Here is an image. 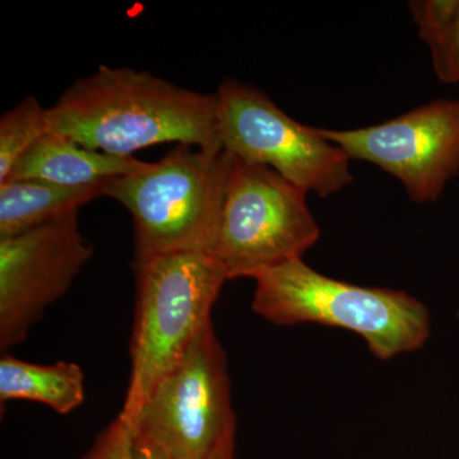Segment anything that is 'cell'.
<instances>
[{"mask_svg":"<svg viewBox=\"0 0 459 459\" xmlns=\"http://www.w3.org/2000/svg\"><path fill=\"white\" fill-rule=\"evenodd\" d=\"M132 429L171 459H211L235 446L228 361L212 322L153 389Z\"/></svg>","mask_w":459,"mask_h":459,"instance_id":"8992f818","label":"cell"},{"mask_svg":"<svg viewBox=\"0 0 459 459\" xmlns=\"http://www.w3.org/2000/svg\"><path fill=\"white\" fill-rule=\"evenodd\" d=\"M235 157L178 144L157 162L108 180L107 197L134 225V261L172 253L213 255Z\"/></svg>","mask_w":459,"mask_h":459,"instance_id":"7a4b0ae2","label":"cell"},{"mask_svg":"<svg viewBox=\"0 0 459 459\" xmlns=\"http://www.w3.org/2000/svg\"><path fill=\"white\" fill-rule=\"evenodd\" d=\"M133 435L131 425L117 415L104 430L100 431L81 459H131Z\"/></svg>","mask_w":459,"mask_h":459,"instance_id":"9a60e30c","label":"cell"},{"mask_svg":"<svg viewBox=\"0 0 459 459\" xmlns=\"http://www.w3.org/2000/svg\"><path fill=\"white\" fill-rule=\"evenodd\" d=\"M252 310L274 325H313L346 329L382 361L418 351L430 337V314L400 290L364 287L319 273L304 259L255 279Z\"/></svg>","mask_w":459,"mask_h":459,"instance_id":"3957f363","label":"cell"},{"mask_svg":"<svg viewBox=\"0 0 459 459\" xmlns=\"http://www.w3.org/2000/svg\"><path fill=\"white\" fill-rule=\"evenodd\" d=\"M211 459H234V446H230V448L225 449V451L219 453V455H214Z\"/></svg>","mask_w":459,"mask_h":459,"instance_id":"e0dca14e","label":"cell"},{"mask_svg":"<svg viewBox=\"0 0 459 459\" xmlns=\"http://www.w3.org/2000/svg\"><path fill=\"white\" fill-rule=\"evenodd\" d=\"M307 193L267 166L235 157L213 256L226 279H256L303 259L320 228Z\"/></svg>","mask_w":459,"mask_h":459,"instance_id":"5b68a950","label":"cell"},{"mask_svg":"<svg viewBox=\"0 0 459 459\" xmlns=\"http://www.w3.org/2000/svg\"><path fill=\"white\" fill-rule=\"evenodd\" d=\"M78 210L14 237L0 238V351L26 340L30 329L71 289L92 258Z\"/></svg>","mask_w":459,"mask_h":459,"instance_id":"9c48e42d","label":"cell"},{"mask_svg":"<svg viewBox=\"0 0 459 459\" xmlns=\"http://www.w3.org/2000/svg\"><path fill=\"white\" fill-rule=\"evenodd\" d=\"M135 273L131 374L120 411L131 427L153 389L183 360L211 323L228 281L210 253H172L133 263Z\"/></svg>","mask_w":459,"mask_h":459,"instance_id":"277c9868","label":"cell"},{"mask_svg":"<svg viewBox=\"0 0 459 459\" xmlns=\"http://www.w3.org/2000/svg\"><path fill=\"white\" fill-rule=\"evenodd\" d=\"M132 458L131 459H171L157 444L151 442L148 437L133 431Z\"/></svg>","mask_w":459,"mask_h":459,"instance_id":"2e32d148","label":"cell"},{"mask_svg":"<svg viewBox=\"0 0 459 459\" xmlns=\"http://www.w3.org/2000/svg\"><path fill=\"white\" fill-rule=\"evenodd\" d=\"M49 132L117 157L155 144L223 151L216 93L184 89L132 68L100 65L48 108Z\"/></svg>","mask_w":459,"mask_h":459,"instance_id":"6da1fadb","label":"cell"},{"mask_svg":"<svg viewBox=\"0 0 459 459\" xmlns=\"http://www.w3.org/2000/svg\"><path fill=\"white\" fill-rule=\"evenodd\" d=\"M48 132V108L33 96H27L0 117V184L8 179L21 157Z\"/></svg>","mask_w":459,"mask_h":459,"instance_id":"5bb4252c","label":"cell"},{"mask_svg":"<svg viewBox=\"0 0 459 459\" xmlns=\"http://www.w3.org/2000/svg\"><path fill=\"white\" fill-rule=\"evenodd\" d=\"M411 16L428 45L440 82H459V0H415Z\"/></svg>","mask_w":459,"mask_h":459,"instance_id":"4fadbf2b","label":"cell"},{"mask_svg":"<svg viewBox=\"0 0 459 459\" xmlns=\"http://www.w3.org/2000/svg\"><path fill=\"white\" fill-rule=\"evenodd\" d=\"M216 96L220 138L232 156L267 166L320 197L336 195L352 183L350 157L318 128L292 119L263 91L228 78Z\"/></svg>","mask_w":459,"mask_h":459,"instance_id":"52a82bcc","label":"cell"},{"mask_svg":"<svg viewBox=\"0 0 459 459\" xmlns=\"http://www.w3.org/2000/svg\"><path fill=\"white\" fill-rule=\"evenodd\" d=\"M458 318H459V312L457 313Z\"/></svg>","mask_w":459,"mask_h":459,"instance_id":"ac0fdd59","label":"cell"},{"mask_svg":"<svg viewBox=\"0 0 459 459\" xmlns=\"http://www.w3.org/2000/svg\"><path fill=\"white\" fill-rule=\"evenodd\" d=\"M148 162L91 150L48 132L21 157L7 180H41L65 186H84L132 174ZM5 180V181H7Z\"/></svg>","mask_w":459,"mask_h":459,"instance_id":"30bf717a","label":"cell"},{"mask_svg":"<svg viewBox=\"0 0 459 459\" xmlns=\"http://www.w3.org/2000/svg\"><path fill=\"white\" fill-rule=\"evenodd\" d=\"M107 181L65 186L41 180H7L0 184V238L14 237L93 199L107 197Z\"/></svg>","mask_w":459,"mask_h":459,"instance_id":"8fae6325","label":"cell"},{"mask_svg":"<svg viewBox=\"0 0 459 459\" xmlns=\"http://www.w3.org/2000/svg\"><path fill=\"white\" fill-rule=\"evenodd\" d=\"M84 373L75 362L57 361L35 364L3 353L0 359V402L23 400L38 402L69 415L82 406Z\"/></svg>","mask_w":459,"mask_h":459,"instance_id":"7c38bea8","label":"cell"},{"mask_svg":"<svg viewBox=\"0 0 459 459\" xmlns=\"http://www.w3.org/2000/svg\"><path fill=\"white\" fill-rule=\"evenodd\" d=\"M350 160L400 180L415 204L437 202L459 174V99H437L377 126L318 128Z\"/></svg>","mask_w":459,"mask_h":459,"instance_id":"ba28073f","label":"cell"}]
</instances>
